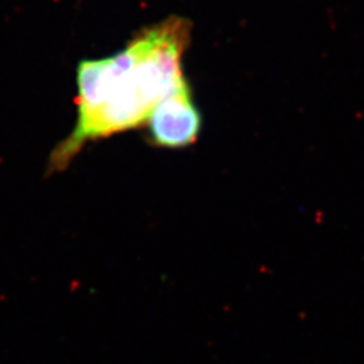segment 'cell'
<instances>
[{
  "mask_svg": "<svg viewBox=\"0 0 364 364\" xmlns=\"http://www.w3.org/2000/svg\"><path fill=\"white\" fill-rule=\"evenodd\" d=\"M191 27L182 18L147 28L120 52L77 68V122L53 153L60 169L87 142L138 127L156 105L186 85L182 55Z\"/></svg>",
  "mask_w": 364,
  "mask_h": 364,
  "instance_id": "6da1fadb",
  "label": "cell"
},
{
  "mask_svg": "<svg viewBox=\"0 0 364 364\" xmlns=\"http://www.w3.org/2000/svg\"><path fill=\"white\" fill-rule=\"evenodd\" d=\"M149 124L151 138L158 146L178 149L195 142L201 129V115L188 84L156 105Z\"/></svg>",
  "mask_w": 364,
  "mask_h": 364,
  "instance_id": "7a4b0ae2",
  "label": "cell"
}]
</instances>
